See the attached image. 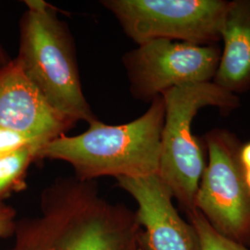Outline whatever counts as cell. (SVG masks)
Wrapping results in <instances>:
<instances>
[{
  "label": "cell",
  "instance_id": "10",
  "mask_svg": "<svg viewBox=\"0 0 250 250\" xmlns=\"http://www.w3.org/2000/svg\"><path fill=\"white\" fill-rule=\"evenodd\" d=\"M223 47L213 83L236 95L250 89V0H231L221 28Z\"/></svg>",
  "mask_w": 250,
  "mask_h": 250
},
{
  "label": "cell",
  "instance_id": "12",
  "mask_svg": "<svg viewBox=\"0 0 250 250\" xmlns=\"http://www.w3.org/2000/svg\"><path fill=\"white\" fill-rule=\"evenodd\" d=\"M188 220L197 232L200 250H250L249 247L233 241L217 232L197 210L188 217Z\"/></svg>",
  "mask_w": 250,
  "mask_h": 250
},
{
  "label": "cell",
  "instance_id": "1",
  "mask_svg": "<svg viewBox=\"0 0 250 250\" xmlns=\"http://www.w3.org/2000/svg\"><path fill=\"white\" fill-rule=\"evenodd\" d=\"M13 237L5 250H150L135 211L75 175L46 187L40 213L18 220Z\"/></svg>",
  "mask_w": 250,
  "mask_h": 250
},
{
  "label": "cell",
  "instance_id": "14",
  "mask_svg": "<svg viewBox=\"0 0 250 250\" xmlns=\"http://www.w3.org/2000/svg\"><path fill=\"white\" fill-rule=\"evenodd\" d=\"M17 221L16 209L5 202L0 203V238L13 236Z\"/></svg>",
  "mask_w": 250,
  "mask_h": 250
},
{
  "label": "cell",
  "instance_id": "13",
  "mask_svg": "<svg viewBox=\"0 0 250 250\" xmlns=\"http://www.w3.org/2000/svg\"><path fill=\"white\" fill-rule=\"evenodd\" d=\"M32 145L44 146L45 144L26 134L0 128V157Z\"/></svg>",
  "mask_w": 250,
  "mask_h": 250
},
{
  "label": "cell",
  "instance_id": "9",
  "mask_svg": "<svg viewBox=\"0 0 250 250\" xmlns=\"http://www.w3.org/2000/svg\"><path fill=\"white\" fill-rule=\"evenodd\" d=\"M75 124L45 102L15 59L0 71V128L46 144L66 134Z\"/></svg>",
  "mask_w": 250,
  "mask_h": 250
},
{
  "label": "cell",
  "instance_id": "6",
  "mask_svg": "<svg viewBox=\"0 0 250 250\" xmlns=\"http://www.w3.org/2000/svg\"><path fill=\"white\" fill-rule=\"evenodd\" d=\"M137 45L169 39L197 45L220 42L227 0H103Z\"/></svg>",
  "mask_w": 250,
  "mask_h": 250
},
{
  "label": "cell",
  "instance_id": "7",
  "mask_svg": "<svg viewBox=\"0 0 250 250\" xmlns=\"http://www.w3.org/2000/svg\"><path fill=\"white\" fill-rule=\"evenodd\" d=\"M221 47L169 39L145 42L125 53L123 63L134 99L151 102L168 90L212 82Z\"/></svg>",
  "mask_w": 250,
  "mask_h": 250
},
{
  "label": "cell",
  "instance_id": "2",
  "mask_svg": "<svg viewBox=\"0 0 250 250\" xmlns=\"http://www.w3.org/2000/svg\"><path fill=\"white\" fill-rule=\"evenodd\" d=\"M165 116L163 98L153 99L147 110L132 122L106 125L98 119L83 134H62L45 144L39 161L69 163L77 178L95 181L104 176L142 178L159 169L161 137Z\"/></svg>",
  "mask_w": 250,
  "mask_h": 250
},
{
  "label": "cell",
  "instance_id": "5",
  "mask_svg": "<svg viewBox=\"0 0 250 250\" xmlns=\"http://www.w3.org/2000/svg\"><path fill=\"white\" fill-rule=\"evenodd\" d=\"M241 144L227 129L214 128L205 134L207 162L196 209L217 232L250 247V192L239 161Z\"/></svg>",
  "mask_w": 250,
  "mask_h": 250
},
{
  "label": "cell",
  "instance_id": "11",
  "mask_svg": "<svg viewBox=\"0 0 250 250\" xmlns=\"http://www.w3.org/2000/svg\"><path fill=\"white\" fill-rule=\"evenodd\" d=\"M43 146L32 145L0 157V203L13 194L27 189V174L30 166L39 161Z\"/></svg>",
  "mask_w": 250,
  "mask_h": 250
},
{
  "label": "cell",
  "instance_id": "8",
  "mask_svg": "<svg viewBox=\"0 0 250 250\" xmlns=\"http://www.w3.org/2000/svg\"><path fill=\"white\" fill-rule=\"evenodd\" d=\"M133 197L135 210L150 250H200L197 232L174 206V199L160 177L117 179Z\"/></svg>",
  "mask_w": 250,
  "mask_h": 250
},
{
  "label": "cell",
  "instance_id": "3",
  "mask_svg": "<svg viewBox=\"0 0 250 250\" xmlns=\"http://www.w3.org/2000/svg\"><path fill=\"white\" fill-rule=\"evenodd\" d=\"M15 60L45 102L63 116L87 124L97 120L82 88L72 34L53 6L23 1Z\"/></svg>",
  "mask_w": 250,
  "mask_h": 250
},
{
  "label": "cell",
  "instance_id": "4",
  "mask_svg": "<svg viewBox=\"0 0 250 250\" xmlns=\"http://www.w3.org/2000/svg\"><path fill=\"white\" fill-rule=\"evenodd\" d=\"M161 97L165 116L157 175L188 218L197 210V189L207 162L205 147L193 134L194 119L207 107L230 113L240 106V98L213 82L172 88Z\"/></svg>",
  "mask_w": 250,
  "mask_h": 250
},
{
  "label": "cell",
  "instance_id": "16",
  "mask_svg": "<svg viewBox=\"0 0 250 250\" xmlns=\"http://www.w3.org/2000/svg\"><path fill=\"white\" fill-rule=\"evenodd\" d=\"M12 59L9 57L6 50L3 48V46L0 44V71L3 70L5 67H7L9 63L11 62Z\"/></svg>",
  "mask_w": 250,
  "mask_h": 250
},
{
  "label": "cell",
  "instance_id": "15",
  "mask_svg": "<svg viewBox=\"0 0 250 250\" xmlns=\"http://www.w3.org/2000/svg\"><path fill=\"white\" fill-rule=\"evenodd\" d=\"M239 161L242 169H250V141L241 144L239 149Z\"/></svg>",
  "mask_w": 250,
  "mask_h": 250
}]
</instances>
